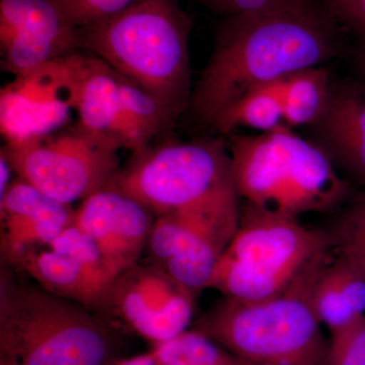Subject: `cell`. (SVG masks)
<instances>
[{
    "mask_svg": "<svg viewBox=\"0 0 365 365\" xmlns=\"http://www.w3.org/2000/svg\"><path fill=\"white\" fill-rule=\"evenodd\" d=\"M341 24L321 0H282L260 11L227 16L192 91L189 107L211 125L247 93L338 51Z\"/></svg>",
    "mask_w": 365,
    "mask_h": 365,
    "instance_id": "6da1fadb",
    "label": "cell"
},
{
    "mask_svg": "<svg viewBox=\"0 0 365 365\" xmlns=\"http://www.w3.org/2000/svg\"><path fill=\"white\" fill-rule=\"evenodd\" d=\"M192 28L179 0H133L110 18L76 28V49L104 60L178 118L191 100Z\"/></svg>",
    "mask_w": 365,
    "mask_h": 365,
    "instance_id": "7a4b0ae2",
    "label": "cell"
},
{
    "mask_svg": "<svg viewBox=\"0 0 365 365\" xmlns=\"http://www.w3.org/2000/svg\"><path fill=\"white\" fill-rule=\"evenodd\" d=\"M0 270V365H106L119 333L86 307Z\"/></svg>",
    "mask_w": 365,
    "mask_h": 365,
    "instance_id": "3957f363",
    "label": "cell"
},
{
    "mask_svg": "<svg viewBox=\"0 0 365 365\" xmlns=\"http://www.w3.org/2000/svg\"><path fill=\"white\" fill-rule=\"evenodd\" d=\"M227 136L235 189L254 207L297 220L332 210L348 195L326 150L285 124L258 135Z\"/></svg>",
    "mask_w": 365,
    "mask_h": 365,
    "instance_id": "277c9868",
    "label": "cell"
},
{
    "mask_svg": "<svg viewBox=\"0 0 365 365\" xmlns=\"http://www.w3.org/2000/svg\"><path fill=\"white\" fill-rule=\"evenodd\" d=\"M311 265L272 299L223 297L192 329L248 365H327L329 342L309 297Z\"/></svg>",
    "mask_w": 365,
    "mask_h": 365,
    "instance_id": "5b68a950",
    "label": "cell"
},
{
    "mask_svg": "<svg viewBox=\"0 0 365 365\" xmlns=\"http://www.w3.org/2000/svg\"><path fill=\"white\" fill-rule=\"evenodd\" d=\"M331 245L328 230L247 203L232 242L216 264L207 288L223 297L255 302L284 292Z\"/></svg>",
    "mask_w": 365,
    "mask_h": 365,
    "instance_id": "8992f818",
    "label": "cell"
},
{
    "mask_svg": "<svg viewBox=\"0 0 365 365\" xmlns=\"http://www.w3.org/2000/svg\"><path fill=\"white\" fill-rule=\"evenodd\" d=\"M235 186L223 138L165 140L132 153L107 188L116 190L157 217Z\"/></svg>",
    "mask_w": 365,
    "mask_h": 365,
    "instance_id": "52a82bcc",
    "label": "cell"
},
{
    "mask_svg": "<svg viewBox=\"0 0 365 365\" xmlns=\"http://www.w3.org/2000/svg\"><path fill=\"white\" fill-rule=\"evenodd\" d=\"M120 150L114 141L76 123L50 133L9 139L1 153L18 178L71 205L109 186L121 167Z\"/></svg>",
    "mask_w": 365,
    "mask_h": 365,
    "instance_id": "ba28073f",
    "label": "cell"
},
{
    "mask_svg": "<svg viewBox=\"0 0 365 365\" xmlns=\"http://www.w3.org/2000/svg\"><path fill=\"white\" fill-rule=\"evenodd\" d=\"M195 292L151 261L125 269L96 311L116 332L160 344L188 330Z\"/></svg>",
    "mask_w": 365,
    "mask_h": 365,
    "instance_id": "9c48e42d",
    "label": "cell"
},
{
    "mask_svg": "<svg viewBox=\"0 0 365 365\" xmlns=\"http://www.w3.org/2000/svg\"><path fill=\"white\" fill-rule=\"evenodd\" d=\"M16 270L51 294L72 300L93 313L122 272L74 225L50 244L26 254Z\"/></svg>",
    "mask_w": 365,
    "mask_h": 365,
    "instance_id": "30bf717a",
    "label": "cell"
},
{
    "mask_svg": "<svg viewBox=\"0 0 365 365\" xmlns=\"http://www.w3.org/2000/svg\"><path fill=\"white\" fill-rule=\"evenodd\" d=\"M57 0H0L2 71L29 78L78 51Z\"/></svg>",
    "mask_w": 365,
    "mask_h": 365,
    "instance_id": "8fae6325",
    "label": "cell"
},
{
    "mask_svg": "<svg viewBox=\"0 0 365 365\" xmlns=\"http://www.w3.org/2000/svg\"><path fill=\"white\" fill-rule=\"evenodd\" d=\"M239 197L235 186L228 187L155 217L145 248L151 261L163 266L187 252L227 245L241 222Z\"/></svg>",
    "mask_w": 365,
    "mask_h": 365,
    "instance_id": "7c38bea8",
    "label": "cell"
},
{
    "mask_svg": "<svg viewBox=\"0 0 365 365\" xmlns=\"http://www.w3.org/2000/svg\"><path fill=\"white\" fill-rule=\"evenodd\" d=\"M76 209L60 202L21 178L0 197L2 264L16 269L26 254L54 241L73 225Z\"/></svg>",
    "mask_w": 365,
    "mask_h": 365,
    "instance_id": "4fadbf2b",
    "label": "cell"
},
{
    "mask_svg": "<svg viewBox=\"0 0 365 365\" xmlns=\"http://www.w3.org/2000/svg\"><path fill=\"white\" fill-rule=\"evenodd\" d=\"M153 220L155 215L130 197L105 188L81 201L73 225L124 271L140 260Z\"/></svg>",
    "mask_w": 365,
    "mask_h": 365,
    "instance_id": "5bb4252c",
    "label": "cell"
},
{
    "mask_svg": "<svg viewBox=\"0 0 365 365\" xmlns=\"http://www.w3.org/2000/svg\"><path fill=\"white\" fill-rule=\"evenodd\" d=\"M60 66L78 123L127 150L118 72L100 57L78 50L60 60Z\"/></svg>",
    "mask_w": 365,
    "mask_h": 365,
    "instance_id": "9a60e30c",
    "label": "cell"
},
{
    "mask_svg": "<svg viewBox=\"0 0 365 365\" xmlns=\"http://www.w3.org/2000/svg\"><path fill=\"white\" fill-rule=\"evenodd\" d=\"M309 297L331 332L365 316V275L330 245L309 268Z\"/></svg>",
    "mask_w": 365,
    "mask_h": 365,
    "instance_id": "2e32d148",
    "label": "cell"
},
{
    "mask_svg": "<svg viewBox=\"0 0 365 365\" xmlns=\"http://www.w3.org/2000/svg\"><path fill=\"white\" fill-rule=\"evenodd\" d=\"M316 124L331 160L365 186V86L332 91Z\"/></svg>",
    "mask_w": 365,
    "mask_h": 365,
    "instance_id": "e0dca14e",
    "label": "cell"
},
{
    "mask_svg": "<svg viewBox=\"0 0 365 365\" xmlns=\"http://www.w3.org/2000/svg\"><path fill=\"white\" fill-rule=\"evenodd\" d=\"M119 91L127 150L132 153L143 150L174 126L178 118L167 106L121 74Z\"/></svg>",
    "mask_w": 365,
    "mask_h": 365,
    "instance_id": "ac0fdd59",
    "label": "cell"
},
{
    "mask_svg": "<svg viewBox=\"0 0 365 365\" xmlns=\"http://www.w3.org/2000/svg\"><path fill=\"white\" fill-rule=\"evenodd\" d=\"M284 93L285 78L254 88L216 118L212 127L222 136L230 135L237 127L262 133L275 130L284 125Z\"/></svg>",
    "mask_w": 365,
    "mask_h": 365,
    "instance_id": "d6986e66",
    "label": "cell"
},
{
    "mask_svg": "<svg viewBox=\"0 0 365 365\" xmlns=\"http://www.w3.org/2000/svg\"><path fill=\"white\" fill-rule=\"evenodd\" d=\"M328 71L309 67L285 78L284 124L288 127L317 123L331 97Z\"/></svg>",
    "mask_w": 365,
    "mask_h": 365,
    "instance_id": "ffe728a7",
    "label": "cell"
},
{
    "mask_svg": "<svg viewBox=\"0 0 365 365\" xmlns=\"http://www.w3.org/2000/svg\"><path fill=\"white\" fill-rule=\"evenodd\" d=\"M150 352L155 365H248L194 329L153 345Z\"/></svg>",
    "mask_w": 365,
    "mask_h": 365,
    "instance_id": "44dd1931",
    "label": "cell"
},
{
    "mask_svg": "<svg viewBox=\"0 0 365 365\" xmlns=\"http://www.w3.org/2000/svg\"><path fill=\"white\" fill-rule=\"evenodd\" d=\"M329 234L332 248L347 257L365 275V193L350 204Z\"/></svg>",
    "mask_w": 365,
    "mask_h": 365,
    "instance_id": "7402d4cb",
    "label": "cell"
},
{
    "mask_svg": "<svg viewBox=\"0 0 365 365\" xmlns=\"http://www.w3.org/2000/svg\"><path fill=\"white\" fill-rule=\"evenodd\" d=\"M327 365H365V316L331 331Z\"/></svg>",
    "mask_w": 365,
    "mask_h": 365,
    "instance_id": "603a6c76",
    "label": "cell"
},
{
    "mask_svg": "<svg viewBox=\"0 0 365 365\" xmlns=\"http://www.w3.org/2000/svg\"><path fill=\"white\" fill-rule=\"evenodd\" d=\"M69 21L83 28L123 11L133 0H57Z\"/></svg>",
    "mask_w": 365,
    "mask_h": 365,
    "instance_id": "cb8c5ba5",
    "label": "cell"
},
{
    "mask_svg": "<svg viewBox=\"0 0 365 365\" xmlns=\"http://www.w3.org/2000/svg\"><path fill=\"white\" fill-rule=\"evenodd\" d=\"M341 25L365 35V0H321Z\"/></svg>",
    "mask_w": 365,
    "mask_h": 365,
    "instance_id": "d4e9b609",
    "label": "cell"
},
{
    "mask_svg": "<svg viewBox=\"0 0 365 365\" xmlns=\"http://www.w3.org/2000/svg\"><path fill=\"white\" fill-rule=\"evenodd\" d=\"M218 14L227 16L252 13L266 9L282 0H197Z\"/></svg>",
    "mask_w": 365,
    "mask_h": 365,
    "instance_id": "484cf974",
    "label": "cell"
},
{
    "mask_svg": "<svg viewBox=\"0 0 365 365\" xmlns=\"http://www.w3.org/2000/svg\"><path fill=\"white\" fill-rule=\"evenodd\" d=\"M14 170L9 165V160L4 153H0V174H1V179H0V197L6 193V190L11 186V178Z\"/></svg>",
    "mask_w": 365,
    "mask_h": 365,
    "instance_id": "4316f807",
    "label": "cell"
},
{
    "mask_svg": "<svg viewBox=\"0 0 365 365\" xmlns=\"http://www.w3.org/2000/svg\"><path fill=\"white\" fill-rule=\"evenodd\" d=\"M106 365H155L151 352L146 354L137 355L131 359H115Z\"/></svg>",
    "mask_w": 365,
    "mask_h": 365,
    "instance_id": "83f0119b",
    "label": "cell"
},
{
    "mask_svg": "<svg viewBox=\"0 0 365 365\" xmlns=\"http://www.w3.org/2000/svg\"><path fill=\"white\" fill-rule=\"evenodd\" d=\"M359 64L360 71H361L365 78V35H362L361 44L359 47Z\"/></svg>",
    "mask_w": 365,
    "mask_h": 365,
    "instance_id": "f1b7e54d",
    "label": "cell"
}]
</instances>
